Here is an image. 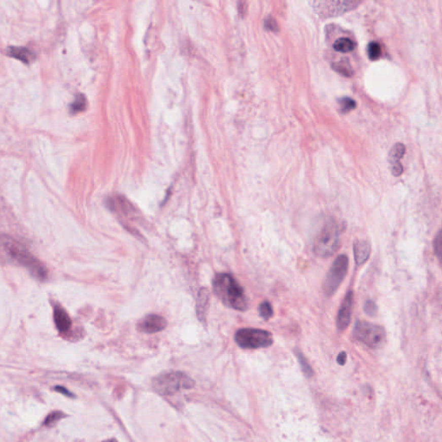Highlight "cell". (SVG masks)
<instances>
[{"label": "cell", "instance_id": "cell-1", "mask_svg": "<svg viewBox=\"0 0 442 442\" xmlns=\"http://www.w3.org/2000/svg\"><path fill=\"white\" fill-rule=\"evenodd\" d=\"M213 289L217 297L226 306L245 311L248 308V299L242 286L227 273L217 274L213 281Z\"/></svg>", "mask_w": 442, "mask_h": 442}, {"label": "cell", "instance_id": "cell-2", "mask_svg": "<svg viewBox=\"0 0 442 442\" xmlns=\"http://www.w3.org/2000/svg\"><path fill=\"white\" fill-rule=\"evenodd\" d=\"M1 245L6 253L18 262L19 264L26 268L29 273L39 280H45L48 278L47 270L44 263L38 260V258L29 252L25 247L18 243L16 240L9 237H3L0 239Z\"/></svg>", "mask_w": 442, "mask_h": 442}, {"label": "cell", "instance_id": "cell-3", "mask_svg": "<svg viewBox=\"0 0 442 442\" xmlns=\"http://www.w3.org/2000/svg\"><path fill=\"white\" fill-rule=\"evenodd\" d=\"M338 224L334 219L327 218L315 237L314 244L315 255L323 258L331 257L338 249Z\"/></svg>", "mask_w": 442, "mask_h": 442}, {"label": "cell", "instance_id": "cell-4", "mask_svg": "<svg viewBox=\"0 0 442 442\" xmlns=\"http://www.w3.org/2000/svg\"><path fill=\"white\" fill-rule=\"evenodd\" d=\"M235 341L239 347L244 349L265 348L273 344L270 332L257 328H242L235 333Z\"/></svg>", "mask_w": 442, "mask_h": 442}, {"label": "cell", "instance_id": "cell-5", "mask_svg": "<svg viewBox=\"0 0 442 442\" xmlns=\"http://www.w3.org/2000/svg\"><path fill=\"white\" fill-rule=\"evenodd\" d=\"M353 336L370 348H379L385 344L386 333L384 327L366 321H357Z\"/></svg>", "mask_w": 442, "mask_h": 442}, {"label": "cell", "instance_id": "cell-6", "mask_svg": "<svg viewBox=\"0 0 442 442\" xmlns=\"http://www.w3.org/2000/svg\"><path fill=\"white\" fill-rule=\"evenodd\" d=\"M194 381L182 372H171L162 374L154 379L155 390L161 395H171L180 389H189L194 385Z\"/></svg>", "mask_w": 442, "mask_h": 442}, {"label": "cell", "instance_id": "cell-7", "mask_svg": "<svg viewBox=\"0 0 442 442\" xmlns=\"http://www.w3.org/2000/svg\"><path fill=\"white\" fill-rule=\"evenodd\" d=\"M348 267L349 259L347 255L341 254L336 257L324 282V295L327 297H331L335 294L338 287L347 277Z\"/></svg>", "mask_w": 442, "mask_h": 442}, {"label": "cell", "instance_id": "cell-8", "mask_svg": "<svg viewBox=\"0 0 442 442\" xmlns=\"http://www.w3.org/2000/svg\"><path fill=\"white\" fill-rule=\"evenodd\" d=\"M311 4L319 16L331 18L349 12L358 3L355 1H313Z\"/></svg>", "mask_w": 442, "mask_h": 442}, {"label": "cell", "instance_id": "cell-9", "mask_svg": "<svg viewBox=\"0 0 442 442\" xmlns=\"http://www.w3.org/2000/svg\"><path fill=\"white\" fill-rule=\"evenodd\" d=\"M353 292L349 291L345 296L344 300L342 301L339 310L337 315L336 320V326L339 332H343L347 329L352 318V311H353Z\"/></svg>", "mask_w": 442, "mask_h": 442}, {"label": "cell", "instance_id": "cell-10", "mask_svg": "<svg viewBox=\"0 0 442 442\" xmlns=\"http://www.w3.org/2000/svg\"><path fill=\"white\" fill-rule=\"evenodd\" d=\"M167 327V321L158 315H148L138 323V330L145 333L161 332Z\"/></svg>", "mask_w": 442, "mask_h": 442}, {"label": "cell", "instance_id": "cell-11", "mask_svg": "<svg viewBox=\"0 0 442 442\" xmlns=\"http://www.w3.org/2000/svg\"><path fill=\"white\" fill-rule=\"evenodd\" d=\"M6 55L17 59L24 64H30L36 60V54L26 47L12 46L6 50Z\"/></svg>", "mask_w": 442, "mask_h": 442}, {"label": "cell", "instance_id": "cell-12", "mask_svg": "<svg viewBox=\"0 0 442 442\" xmlns=\"http://www.w3.org/2000/svg\"><path fill=\"white\" fill-rule=\"evenodd\" d=\"M353 252L357 265H363L370 257V243L366 240H357L353 246Z\"/></svg>", "mask_w": 442, "mask_h": 442}, {"label": "cell", "instance_id": "cell-13", "mask_svg": "<svg viewBox=\"0 0 442 442\" xmlns=\"http://www.w3.org/2000/svg\"><path fill=\"white\" fill-rule=\"evenodd\" d=\"M209 299H210V295L208 289H200L197 298L196 313L198 318L201 322H206L207 321V315L210 305Z\"/></svg>", "mask_w": 442, "mask_h": 442}, {"label": "cell", "instance_id": "cell-14", "mask_svg": "<svg viewBox=\"0 0 442 442\" xmlns=\"http://www.w3.org/2000/svg\"><path fill=\"white\" fill-rule=\"evenodd\" d=\"M54 321L56 328L61 332H67L72 326L70 315L60 306H55L54 309Z\"/></svg>", "mask_w": 442, "mask_h": 442}, {"label": "cell", "instance_id": "cell-15", "mask_svg": "<svg viewBox=\"0 0 442 442\" xmlns=\"http://www.w3.org/2000/svg\"><path fill=\"white\" fill-rule=\"evenodd\" d=\"M87 100L86 96L82 93H79L76 96L75 100L70 104V113L73 115L77 113H82L87 109Z\"/></svg>", "mask_w": 442, "mask_h": 442}, {"label": "cell", "instance_id": "cell-16", "mask_svg": "<svg viewBox=\"0 0 442 442\" xmlns=\"http://www.w3.org/2000/svg\"><path fill=\"white\" fill-rule=\"evenodd\" d=\"M356 44L352 39L347 38H338L333 44V49L341 53L352 52L355 49Z\"/></svg>", "mask_w": 442, "mask_h": 442}, {"label": "cell", "instance_id": "cell-17", "mask_svg": "<svg viewBox=\"0 0 442 442\" xmlns=\"http://www.w3.org/2000/svg\"><path fill=\"white\" fill-rule=\"evenodd\" d=\"M405 151H406V148H405L404 145L396 144V145H394L393 147L391 148L390 154H389V160H390V163L399 162L400 159H402L404 156Z\"/></svg>", "mask_w": 442, "mask_h": 442}, {"label": "cell", "instance_id": "cell-18", "mask_svg": "<svg viewBox=\"0 0 442 442\" xmlns=\"http://www.w3.org/2000/svg\"><path fill=\"white\" fill-rule=\"evenodd\" d=\"M381 47L376 42H372L368 44L367 54L370 61H377L381 56Z\"/></svg>", "mask_w": 442, "mask_h": 442}, {"label": "cell", "instance_id": "cell-19", "mask_svg": "<svg viewBox=\"0 0 442 442\" xmlns=\"http://www.w3.org/2000/svg\"><path fill=\"white\" fill-rule=\"evenodd\" d=\"M295 356H296V358H297L298 361L300 363V365L301 367V370L303 371L304 374L307 375L308 377H311L313 375V370L311 366H310V364H309V362L307 360L306 358L304 357L303 354L299 351V350H295Z\"/></svg>", "mask_w": 442, "mask_h": 442}, {"label": "cell", "instance_id": "cell-20", "mask_svg": "<svg viewBox=\"0 0 442 442\" xmlns=\"http://www.w3.org/2000/svg\"><path fill=\"white\" fill-rule=\"evenodd\" d=\"M258 312L260 315L261 317L268 321L269 319L271 318L273 316V309H272L271 304L269 303V301H263L262 303L258 307Z\"/></svg>", "mask_w": 442, "mask_h": 442}, {"label": "cell", "instance_id": "cell-21", "mask_svg": "<svg viewBox=\"0 0 442 442\" xmlns=\"http://www.w3.org/2000/svg\"><path fill=\"white\" fill-rule=\"evenodd\" d=\"M64 416H65V414L62 413L61 411H55L47 416L46 419L44 421V425L47 427H52L55 423H57L60 420L62 419Z\"/></svg>", "mask_w": 442, "mask_h": 442}, {"label": "cell", "instance_id": "cell-22", "mask_svg": "<svg viewBox=\"0 0 442 442\" xmlns=\"http://www.w3.org/2000/svg\"><path fill=\"white\" fill-rule=\"evenodd\" d=\"M338 103L341 106V110L345 113H348L350 111L355 109L356 107H357L355 100L353 98H349V97H344V98H341L338 100Z\"/></svg>", "mask_w": 442, "mask_h": 442}, {"label": "cell", "instance_id": "cell-23", "mask_svg": "<svg viewBox=\"0 0 442 442\" xmlns=\"http://www.w3.org/2000/svg\"><path fill=\"white\" fill-rule=\"evenodd\" d=\"M332 66L333 70L339 73L341 75H343V76L350 77V76L353 75V71L351 70L349 65L348 64H345L344 61H341V62H338V63H333Z\"/></svg>", "mask_w": 442, "mask_h": 442}, {"label": "cell", "instance_id": "cell-24", "mask_svg": "<svg viewBox=\"0 0 442 442\" xmlns=\"http://www.w3.org/2000/svg\"><path fill=\"white\" fill-rule=\"evenodd\" d=\"M364 311L369 316H376L379 310H378V306L375 303V301L368 300L364 302Z\"/></svg>", "mask_w": 442, "mask_h": 442}, {"label": "cell", "instance_id": "cell-25", "mask_svg": "<svg viewBox=\"0 0 442 442\" xmlns=\"http://www.w3.org/2000/svg\"><path fill=\"white\" fill-rule=\"evenodd\" d=\"M434 252L438 259L440 261L441 258V231L439 230L434 240Z\"/></svg>", "mask_w": 442, "mask_h": 442}, {"label": "cell", "instance_id": "cell-26", "mask_svg": "<svg viewBox=\"0 0 442 442\" xmlns=\"http://www.w3.org/2000/svg\"><path fill=\"white\" fill-rule=\"evenodd\" d=\"M390 169H391V173H392L394 177H399V176H401L402 172H403V168H402V163L400 162L391 163Z\"/></svg>", "mask_w": 442, "mask_h": 442}, {"label": "cell", "instance_id": "cell-27", "mask_svg": "<svg viewBox=\"0 0 442 442\" xmlns=\"http://www.w3.org/2000/svg\"><path fill=\"white\" fill-rule=\"evenodd\" d=\"M264 26H265L266 29L271 30V31H277L278 29V23L271 17L266 18L265 21H264Z\"/></svg>", "mask_w": 442, "mask_h": 442}, {"label": "cell", "instance_id": "cell-28", "mask_svg": "<svg viewBox=\"0 0 442 442\" xmlns=\"http://www.w3.org/2000/svg\"><path fill=\"white\" fill-rule=\"evenodd\" d=\"M55 390H56L59 393L62 394L64 396H69V397H74L75 396L73 395V393L70 392V390L65 387H62V386H56L55 388Z\"/></svg>", "mask_w": 442, "mask_h": 442}, {"label": "cell", "instance_id": "cell-29", "mask_svg": "<svg viewBox=\"0 0 442 442\" xmlns=\"http://www.w3.org/2000/svg\"><path fill=\"white\" fill-rule=\"evenodd\" d=\"M337 362L341 365H344L346 364V362H347V353H345V352H341L338 355Z\"/></svg>", "mask_w": 442, "mask_h": 442}, {"label": "cell", "instance_id": "cell-30", "mask_svg": "<svg viewBox=\"0 0 442 442\" xmlns=\"http://www.w3.org/2000/svg\"><path fill=\"white\" fill-rule=\"evenodd\" d=\"M104 442H118V441H117V440H115V439H109V440H107V441H104Z\"/></svg>", "mask_w": 442, "mask_h": 442}]
</instances>
